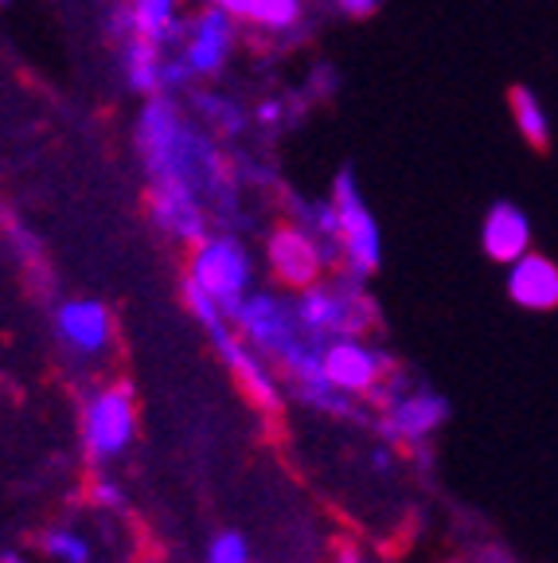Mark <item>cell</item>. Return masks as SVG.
<instances>
[{"instance_id":"obj_20","label":"cell","mask_w":558,"mask_h":563,"mask_svg":"<svg viewBox=\"0 0 558 563\" xmlns=\"http://www.w3.org/2000/svg\"><path fill=\"white\" fill-rule=\"evenodd\" d=\"M44 548L55 563H90V544L79 532H52L44 540Z\"/></svg>"},{"instance_id":"obj_6","label":"cell","mask_w":558,"mask_h":563,"mask_svg":"<svg viewBox=\"0 0 558 563\" xmlns=\"http://www.w3.org/2000/svg\"><path fill=\"white\" fill-rule=\"evenodd\" d=\"M231 325L243 333L246 344L263 352L266 361H281L297 341H305V329L297 321L293 309V294H278V290H250L238 309L231 313Z\"/></svg>"},{"instance_id":"obj_8","label":"cell","mask_w":558,"mask_h":563,"mask_svg":"<svg viewBox=\"0 0 558 563\" xmlns=\"http://www.w3.org/2000/svg\"><path fill=\"white\" fill-rule=\"evenodd\" d=\"M321 368L336 391L344 396H367L387 376V356L364 341V336H332L321 344Z\"/></svg>"},{"instance_id":"obj_10","label":"cell","mask_w":558,"mask_h":563,"mask_svg":"<svg viewBox=\"0 0 558 563\" xmlns=\"http://www.w3.org/2000/svg\"><path fill=\"white\" fill-rule=\"evenodd\" d=\"M208 336H211V344L219 349V356H223L227 372L235 376V384L243 387L246 396L263 407V411H278L281 396H278V384H274V372H270V364H266L263 352L254 349V344H246L243 333H238L231 321H219V325H211Z\"/></svg>"},{"instance_id":"obj_16","label":"cell","mask_w":558,"mask_h":563,"mask_svg":"<svg viewBox=\"0 0 558 563\" xmlns=\"http://www.w3.org/2000/svg\"><path fill=\"white\" fill-rule=\"evenodd\" d=\"M480 246H484V255L500 266L524 258L535 246L532 216L515 200H496L484 211V220H480Z\"/></svg>"},{"instance_id":"obj_12","label":"cell","mask_w":558,"mask_h":563,"mask_svg":"<svg viewBox=\"0 0 558 563\" xmlns=\"http://www.w3.org/2000/svg\"><path fill=\"white\" fill-rule=\"evenodd\" d=\"M235 20L243 32H258L266 40H297L309 32V0H203Z\"/></svg>"},{"instance_id":"obj_7","label":"cell","mask_w":558,"mask_h":563,"mask_svg":"<svg viewBox=\"0 0 558 563\" xmlns=\"http://www.w3.org/2000/svg\"><path fill=\"white\" fill-rule=\"evenodd\" d=\"M137 434V404L130 384H110L94 391L82 411V442L94 462H114L130 450Z\"/></svg>"},{"instance_id":"obj_3","label":"cell","mask_w":558,"mask_h":563,"mask_svg":"<svg viewBox=\"0 0 558 563\" xmlns=\"http://www.w3.org/2000/svg\"><path fill=\"white\" fill-rule=\"evenodd\" d=\"M328 200L336 208V223H341V271L367 282L383 266V231H379V220L367 203L364 188H359L356 168L341 165L332 173Z\"/></svg>"},{"instance_id":"obj_21","label":"cell","mask_w":558,"mask_h":563,"mask_svg":"<svg viewBox=\"0 0 558 563\" xmlns=\"http://www.w3.org/2000/svg\"><path fill=\"white\" fill-rule=\"evenodd\" d=\"M208 563H250V544L238 532H219L208 544Z\"/></svg>"},{"instance_id":"obj_19","label":"cell","mask_w":558,"mask_h":563,"mask_svg":"<svg viewBox=\"0 0 558 563\" xmlns=\"http://www.w3.org/2000/svg\"><path fill=\"white\" fill-rule=\"evenodd\" d=\"M394 422H399L411 439H422V434L434 431L437 422H442V399L426 396V391L411 399H399V404H394Z\"/></svg>"},{"instance_id":"obj_22","label":"cell","mask_w":558,"mask_h":563,"mask_svg":"<svg viewBox=\"0 0 558 563\" xmlns=\"http://www.w3.org/2000/svg\"><path fill=\"white\" fill-rule=\"evenodd\" d=\"M301 90H305L309 102H332V98L341 95V75L332 70V63H321V67L305 79V87Z\"/></svg>"},{"instance_id":"obj_13","label":"cell","mask_w":558,"mask_h":563,"mask_svg":"<svg viewBox=\"0 0 558 563\" xmlns=\"http://www.w3.org/2000/svg\"><path fill=\"white\" fill-rule=\"evenodd\" d=\"M55 336L75 356H102L114 341V317L94 298H67L55 306Z\"/></svg>"},{"instance_id":"obj_1","label":"cell","mask_w":558,"mask_h":563,"mask_svg":"<svg viewBox=\"0 0 558 563\" xmlns=\"http://www.w3.org/2000/svg\"><path fill=\"white\" fill-rule=\"evenodd\" d=\"M133 153L145 168L148 188H183L200 196L211 216L238 220L243 185L235 176L231 145L203 130L183 98H145L133 118Z\"/></svg>"},{"instance_id":"obj_11","label":"cell","mask_w":558,"mask_h":563,"mask_svg":"<svg viewBox=\"0 0 558 563\" xmlns=\"http://www.w3.org/2000/svg\"><path fill=\"white\" fill-rule=\"evenodd\" d=\"M183 0H110L105 32L110 40L118 35H141L148 44L176 47L183 27Z\"/></svg>"},{"instance_id":"obj_17","label":"cell","mask_w":558,"mask_h":563,"mask_svg":"<svg viewBox=\"0 0 558 563\" xmlns=\"http://www.w3.org/2000/svg\"><path fill=\"white\" fill-rule=\"evenodd\" d=\"M504 290L520 309L550 313V309H558V263L547 255H539V251L532 246L524 258L507 263Z\"/></svg>"},{"instance_id":"obj_14","label":"cell","mask_w":558,"mask_h":563,"mask_svg":"<svg viewBox=\"0 0 558 563\" xmlns=\"http://www.w3.org/2000/svg\"><path fill=\"white\" fill-rule=\"evenodd\" d=\"M148 216L157 223L160 235L172 243L192 246L211 231V211L200 196L183 192V188H148Z\"/></svg>"},{"instance_id":"obj_18","label":"cell","mask_w":558,"mask_h":563,"mask_svg":"<svg viewBox=\"0 0 558 563\" xmlns=\"http://www.w3.org/2000/svg\"><path fill=\"white\" fill-rule=\"evenodd\" d=\"M507 114H512V122H515V133H520L532 150H539V153L550 150V133H555L550 130V114L532 87L520 82V87L507 90Z\"/></svg>"},{"instance_id":"obj_24","label":"cell","mask_w":558,"mask_h":563,"mask_svg":"<svg viewBox=\"0 0 558 563\" xmlns=\"http://www.w3.org/2000/svg\"><path fill=\"white\" fill-rule=\"evenodd\" d=\"M12 4H16V0H0V9H12Z\"/></svg>"},{"instance_id":"obj_15","label":"cell","mask_w":558,"mask_h":563,"mask_svg":"<svg viewBox=\"0 0 558 563\" xmlns=\"http://www.w3.org/2000/svg\"><path fill=\"white\" fill-rule=\"evenodd\" d=\"M183 106L192 110V118L203 130H211L227 145H238L250 133V106L238 95H231V90H219V82H196L183 95Z\"/></svg>"},{"instance_id":"obj_5","label":"cell","mask_w":558,"mask_h":563,"mask_svg":"<svg viewBox=\"0 0 558 563\" xmlns=\"http://www.w3.org/2000/svg\"><path fill=\"white\" fill-rule=\"evenodd\" d=\"M243 44V27L227 16L215 4H196L188 16H183L180 40H176L172 52L180 55V63L188 67L196 82H219L231 70Z\"/></svg>"},{"instance_id":"obj_4","label":"cell","mask_w":558,"mask_h":563,"mask_svg":"<svg viewBox=\"0 0 558 563\" xmlns=\"http://www.w3.org/2000/svg\"><path fill=\"white\" fill-rule=\"evenodd\" d=\"M208 298L223 306V313H235L238 301L254 290L258 278V263H254L250 246L235 235V231H208L200 243H192L188 255V274Z\"/></svg>"},{"instance_id":"obj_9","label":"cell","mask_w":558,"mask_h":563,"mask_svg":"<svg viewBox=\"0 0 558 563\" xmlns=\"http://www.w3.org/2000/svg\"><path fill=\"white\" fill-rule=\"evenodd\" d=\"M266 266H270L274 282H278L281 290H305L309 282L328 274L321 246L313 243V235L305 228H297L293 220L278 223L266 235Z\"/></svg>"},{"instance_id":"obj_25","label":"cell","mask_w":558,"mask_h":563,"mask_svg":"<svg viewBox=\"0 0 558 563\" xmlns=\"http://www.w3.org/2000/svg\"><path fill=\"white\" fill-rule=\"evenodd\" d=\"M0 563H20V560H12V555H9V560H0Z\"/></svg>"},{"instance_id":"obj_23","label":"cell","mask_w":558,"mask_h":563,"mask_svg":"<svg viewBox=\"0 0 558 563\" xmlns=\"http://www.w3.org/2000/svg\"><path fill=\"white\" fill-rule=\"evenodd\" d=\"M332 12L344 20H371L379 9H383V0H328Z\"/></svg>"},{"instance_id":"obj_2","label":"cell","mask_w":558,"mask_h":563,"mask_svg":"<svg viewBox=\"0 0 558 563\" xmlns=\"http://www.w3.org/2000/svg\"><path fill=\"white\" fill-rule=\"evenodd\" d=\"M367 282L356 274L328 271L324 278L309 282L305 290H293L297 321L313 341L332 336H364L376 325V301L367 298Z\"/></svg>"}]
</instances>
